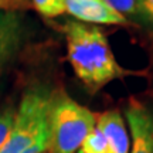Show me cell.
I'll use <instances>...</instances> for the list:
<instances>
[{"label": "cell", "instance_id": "cell-14", "mask_svg": "<svg viewBox=\"0 0 153 153\" xmlns=\"http://www.w3.org/2000/svg\"><path fill=\"white\" fill-rule=\"evenodd\" d=\"M76 153H82V152H81V150H78V152H76Z\"/></svg>", "mask_w": 153, "mask_h": 153}, {"label": "cell", "instance_id": "cell-12", "mask_svg": "<svg viewBox=\"0 0 153 153\" xmlns=\"http://www.w3.org/2000/svg\"><path fill=\"white\" fill-rule=\"evenodd\" d=\"M137 23L153 30V0H139Z\"/></svg>", "mask_w": 153, "mask_h": 153}, {"label": "cell", "instance_id": "cell-5", "mask_svg": "<svg viewBox=\"0 0 153 153\" xmlns=\"http://www.w3.org/2000/svg\"><path fill=\"white\" fill-rule=\"evenodd\" d=\"M65 13L76 22L89 24L128 26L129 22L104 0H64Z\"/></svg>", "mask_w": 153, "mask_h": 153}, {"label": "cell", "instance_id": "cell-11", "mask_svg": "<svg viewBox=\"0 0 153 153\" xmlns=\"http://www.w3.org/2000/svg\"><path fill=\"white\" fill-rule=\"evenodd\" d=\"M14 116H16V108L13 105L6 106L0 111V149L3 148V145L9 137L11 125L14 122Z\"/></svg>", "mask_w": 153, "mask_h": 153}, {"label": "cell", "instance_id": "cell-8", "mask_svg": "<svg viewBox=\"0 0 153 153\" xmlns=\"http://www.w3.org/2000/svg\"><path fill=\"white\" fill-rule=\"evenodd\" d=\"M79 150L82 153H109V149H108L104 135L101 133V131L97 126L84 139Z\"/></svg>", "mask_w": 153, "mask_h": 153}, {"label": "cell", "instance_id": "cell-13", "mask_svg": "<svg viewBox=\"0 0 153 153\" xmlns=\"http://www.w3.org/2000/svg\"><path fill=\"white\" fill-rule=\"evenodd\" d=\"M28 6L27 0H0L1 11H19Z\"/></svg>", "mask_w": 153, "mask_h": 153}, {"label": "cell", "instance_id": "cell-7", "mask_svg": "<svg viewBox=\"0 0 153 153\" xmlns=\"http://www.w3.org/2000/svg\"><path fill=\"white\" fill-rule=\"evenodd\" d=\"M23 34L24 23L22 13L0 10V68L19 51Z\"/></svg>", "mask_w": 153, "mask_h": 153}, {"label": "cell", "instance_id": "cell-10", "mask_svg": "<svg viewBox=\"0 0 153 153\" xmlns=\"http://www.w3.org/2000/svg\"><path fill=\"white\" fill-rule=\"evenodd\" d=\"M31 3L44 17H58L65 13L64 0H31Z\"/></svg>", "mask_w": 153, "mask_h": 153}, {"label": "cell", "instance_id": "cell-16", "mask_svg": "<svg viewBox=\"0 0 153 153\" xmlns=\"http://www.w3.org/2000/svg\"><path fill=\"white\" fill-rule=\"evenodd\" d=\"M0 70H1V68H0Z\"/></svg>", "mask_w": 153, "mask_h": 153}, {"label": "cell", "instance_id": "cell-4", "mask_svg": "<svg viewBox=\"0 0 153 153\" xmlns=\"http://www.w3.org/2000/svg\"><path fill=\"white\" fill-rule=\"evenodd\" d=\"M129 125V153H153V112L146 105L131 101L125 109Z\"/></svg>", "mask_w": 153, "mask_h": 153}, {"label": "cell", "instance_id": "cell-9", "mask_svg": "<svg viewBox=\"0 0 153 153\" xmlns=\"http://www.w3.org/2000/svg\"><path fill=\"white\" fill-rule=\"evenodd\" d=\"M126 20H133L137 23L139 19V0H104Z\"/></svg>", "mask_w": 153, "mask_h": 153}, {"label": "cell", "instance_id": "cell-1", "mask_svg": "<svg viewBox=\"0 0 153 153\" xmlns=\"http://www.w3.org/2000/svg\"><path fill=\"white\" fill-rule=\"evenodd\" d=\"M68 61L76 78L89 92L126 75L116 61L104 31L94 24L68 20L64 24Z\"/></svg>", "mask_w": 153, "mask_h": 153}, {"label": "cell", "instance_id": "cell-2", "mask_svg": "<svg viewBox=\"0 0 153 153\" xmlns=\"http://www.w3.org/2000/svg\"><path fill=\"white\" fill-rule=\"evenodd\" d=\"M51 95L45 87L28 88L16 109L14 122L0 153H45L50 149Z\"/></svg>", "mask_w": 153, "mask_h": 153}, {"label": "cell", "instance_id": "cell-6", "mask_svg": "<svg viewBox=\"0 0 153 153\" xmlns=\"http://www.w3.org/2000/svg\"><path fill=\"white\" fill-rule=\"evenodd\" d=\"M97 128L104 135L109 153H129L131 135L118 109L105 111L97 115Z\"/></svg>", "mask_w": 153, "mask_h": 153}, {"label": "cell", "instance_id": "cell-15", "mask_svg": "<svg viewBox=\"0 0 153 153\" xmlns=\"http://www.w3.org/2000/svg\"><path fill=\"white\" fill-rule=\"evenodd\" d=\"M45 153H48V152H45Z\"/></svg>", "mask_w": 153, "mask_h": 153}, {"label": "cell", "instance_id": "cell-3", "mask_svg": "<svg viewBox=\"0 0 153 153\" xmlns=\"http://www.w3.org/2000/svg\"><path fill=\"white\" fill-rule=\"evenodd\" d=\"M97 126V115L67 94L53 92L50 106L48 153H76L87 135Z\"/></svg>", "mask_w": 153, "mask_h": 153}]
</instances>
